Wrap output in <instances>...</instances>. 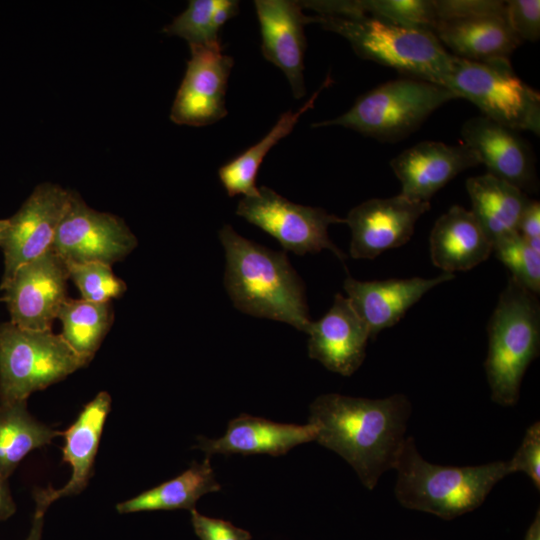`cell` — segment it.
I'll use <instances>...</instances> for the list:
<instances>
[{
  "label": "cell",
  "instance_id": "cell-1",
  "mask_svg": "<svg viewBox=\"0 0 540 540\" xmlns=\"http://www.w3.org/2000/svg\"><path fill=\"white\" fill-rule=\"evenodd\" d=\"M309 411L316 441L341 456L367 489L394 469L411 414L405 395L369 399L328 393L318 396Z\"/></svg>",
  "mask_w": 540,
  "mask_h": 540
},
{
  "label": "cell",
  "instance_id": "cell-2",
  "mask_svg": "<svg viewBox=\"0 0 540 540\" xmlns=\"http://www.w3.org/2000/svg\"><path fill=\"white\" fill-rule=\"evenodd\" d=\"M219 239L226 258L224 286L235 308L307 333L312 321L305 286L285 252L248 240L228 224Z\"/></svg>",
  "mask_w": 540,
  "mask_h": 540
},
{
  "label": "cell",
  "instance_id": "cell-3",
  "mask_svg": "<svg viewBox=\"0 0 540 540\" xmlns=\"http://www.w3.org/2000/svg\"><path fill=\"white\" fill-rule=\"evenodd\" d=\"M394 469V494L405 508L452 520L478 508L492 488L511 474L508 461L444 466L426 461L406 438Z\"/></svg>",
  "mask_w": 540,
  "mask_h": 540
},
{
  "label": "cell",
  "instance_id": "cell-4",
  "mask_svg": "<svg viewBox=\"0 0 540 540\" xmlns=\"http://www.w3.org/2000/svg\"><path fill=\"white\" fill-rule=\"evenodd\" d=\"M537 294L510 277L487 326L484 363L491 399L506 407L520 396L523 376L540 351V304Z\"/></svg>",
  "mask_w": 540,
  "mask_h": 540
},
{
  "label": "cell",
  "instance_id": "cell-5",
  "mask_svg": "<svg viewBox=\"0 0 540 540\" xmlns=\"http://www.w3.org/2000/svg\"><path fill=\"white\" fill-rule=\"evenodd\" d=\"M351 44L362 59L391 67L418 79L441 85L450 74L454 55L428 30L399 26L367 15L355 17L311 16Z\"/></svg>",
  "mask_w": 540,
  "mask_h": 540
},
{
  "label": "cell",
  "instance_id": "cell-6",
  "mask_svg": "<svg viewBox=\"0 0 540 540\" xmlns=\"http://www.w3.org/2000/svg\"><path fill=\"white\" fill-rule=\"evenodd\" d=\"M453 99L457 97L441 85L403 78L374 88L344 114L312 127L342 126L382 141H394L417 129L432 112Z\"/></svg>",
  "mask_w": 540,
  "mask_h": 540
},
{
  "label": "cell",
  "instance_id": "cell-7",
  "mask_svg": "<svg viewBox=\"0 0 540 540\" xmlns=\"http://www.w3.org/2000/svg\"><path fill=\"white\" fill-rule=\"evenodd\" d=\"M86 365L52 329L0 324V403L27 400Z\"/></svg>",
  "mask_w": 540,
  "mask_h": 540
},
{
  "label": "cell",
  "instance_id": "cell-8",
  "mask_svg": "<svg viewBox=\"0 0 540 540\" xmlns=\"http://www.w3.org/2000/svg\"><path fill=\"white\" fill-rule=\"evenodd\" d=\"M444 87L502 126L539 134L540 95L514 73L510 61L485 63L454 56Z\"/></svg>",
  "mask_w": 540,
  "mask_h": 540
},
{
  "label": "cell",
  "instance_id": "cell-9",
  "mask_svg": "<svg viewBox=\"0 0 540 540\" xmlns=\"http://www.w3.org/2000/svg\"><path fill=\"white\" fill-rule=\"evenodd\" d=\"M236 214L274 237L287 251L305 255L327 249L339 260L346 259L328 234L330 225L345 221L322 208L293 203L261 186L257 195L239 200Z\"/></svg>",
  "mask_w": 540,
  "mask_h": 540
},
{
  "label": "cell",
  "instance_id": "cell-10",
  "mask_svg": "<svg viewBox=\"0 0 540 540\" xmlns=\"http://www.w3.org/2000/svg\"><path fill=\"white\" fill-rule=\"evenodd\" d=\"M136 246L135 235L121 218L90 208L73 192L52 249L66 263L98 262L112 266Z\"/></svg>",
  "mask_w": 540,
  "mask_h": 540
},
{
  "label": "cell",
  "instance_id": "cell-11",
  "mask_svg": "<svg viewBox=\"0 0 540 540\" xmlns=\"http://www.w3.org/2000/svg\"><path fill=\"white\" fill-rule=\"evenodd\" d=\"M72 193L57 184L42 183L33 190L17 213L8 219L0 242L4 254L0 289L22 265L52 248Z\"/></svg>",
  "mask_w": 540,
  "mask_h": 540
},
{
  "label": "cell",
  "instance_id": "cell-12",
  "mask_svg": "<svg viewBox=\"0 0 540 540\" xmlns=\"http://www.w3.org/2000/svg\"><path fill=\"white\" fill-rule=\"evenodd\" d=\"M66 262L51 248L22 265L1 289L11 320L30 330H51L67 300Z\"/></svg>",
  "mask_w": 540,
  "mask_h": 540
},
{
  "label": "cell",
  "instance_id": "cell-13",
  "mask_svg": "<svg viewBox=\"0 0 540 540\" xmlns=\"http://www.w3.org/2000/svg\"><path fill=\"white\" fill-rule=\"evenodd\" d=\"M191 57L175 96L170 119L178 125L201 127L227 115L225 95L234 60L221 46L189 45Z\"/></svg>",
  "mask_w": 540,
  "mask_h": 540
},
{
  "label": "cell",
  "instance_id": "cell-14",
  "mask_svg": "<svg viewBox=\"0 0 540 540\" xmlns=\"http://www.w3.org/2000/svg\"><path fill=\"white\" fill-rule=\"evenodd\" d=\"M430 209V202H418L396 195L372 198L352 208L344 219L351 231L349 247L354 259H374L383 252L406 244L418 219Z\"/></svg>",
  "mask_w": 540,
  "mask_h": 540
},
{
  "label": "cell",
  "instance_id": "cell-15",
  "mask_svg": "<svg viewBox=\"0 0 540 540\" xmlns=\"http://www.w3.org/2000/svg\"><path fill=\"white\" fill-rule=\"evenodd\" d=\"M261 31L264 58L285 74L295 99L305 95L304 26L311 16L302 12L301 2L289 0H256L254 2Z\"/></svg>",
  "mask_w": 540,
  "mask_h": 540
},
{
  "label": "cell",
  "instance_id": "cell-16",
  "mask_svg": "<svg viewBox=\"0 0 540 540\" xmlns=\"http://www.w3.org/2000/svg\"><path fill=\"white\" fill-rule=\"evenodd\" d=\"M479 164L475 152L466 145L451 146L437 141H422L390 162L401 184L400 195L418 202H430L459 173Z\"/></svg>",
  "mask_w": 540,
  "mask_h": 540
},
{
  "label": "cell",
  "instance_id": "cell-17",
  "mask_svg": "<svg viewBox=\"0 0 540 540\" xmlns=\"http://www.w3.org/2000/svg\"><path fill=\"white\" fill-rule=\"evenodd\" d=\"M308 355L326 369L351 376L363 363L370 333L347 297L335 294L329 311L311 322Z\"/></svg>",
  "mask_w": 540,
  "mask_h": 540
},
{
  "label": "cell",
  "instance_id": "cell-18",
  "mask_svg": "<svg viewBox=\"0 0 540 540\" xmlns=\"http://www.w3.org/2000/svg\"><path fill=\"white\" fill-rule=\"evenodd\" d=\"M455 278L442 273L433 278L412 277L359 281L348 276L343 283L351 306L366 324L370 339L394 326L429 290Z\"/></svg>",
  "mask_w": 540,
  "mask_h": 540
},
{
  "label": "cell",
  "instance_id": "cell-19",
  "mask_svg": "<svg viewBox=\"0 0 540 540\" xmlns=\"http://www.w3.org/2000/svg\"><path fill=\"white\" fill-rule=\"evenodd\" d=\"M461 135L464 145L475 152L489 174L523 192L535 189L536 175L531 150L514 130L478 116L463 124Z\"/></svg>",
  "mask_w": 540,
  "mask_h": 540
},
{
  "label": "cell",
  "instance_id": "cell-20",
  "mask_svg": "<svg viewBox=\"0 0 540 540\" xmlns=\"http://www.w3.org/2000/svg\"><path fill=\"white\" fill-rule=\"evenodd\" d=\"M111 409V397L99 392L87 403L73 424L63 432V462L71 466L70 480L60 489H37L34 494L35 512L45 514L48 507L62 497L78 495L87 486L106 418Z\"/></svg>",
  "mask_w": 540,
  "mask_h": 540
},
{
  "label": "cell",
  "instance_id": "cell-21",
  "mask_svg": "<svg viewBox=\"0 0 540 540\" xmlns=\"http://www.w3.org/2000/svg\"><path fill=\"white\" fill-rule=\"evenodd\" d=\"M316 436L317 427L309 422L305 425L286 424L241 414L229 421L222 437H198L196 448L207 457L215 454L282 456L297 445L316 440Z\"/></svg>",
  "mask_w": 540,
  "mask_h": 540
},
{
  "label": "cell",
  "instance_id": "cell-22",
  "mask_svg": "<svg viewBox=\"0 0 540 540\" xmlns=\"http://www.w3.org/2000/svg\"><path fill=\"white\" fill-rule=\"evenodd\" d=\"M429 245L433 265L450 274L471 270L493 253V242L475 215L459 205L436 220Z\"/></svg>",
  "mask_w": 540,
  "mask_h": 540
},
{
  "label": "cell",
  "instance_id": "cell-23",
  "mask_svg": "<svg viewBox=\"0 0 540 540\" xmlns=\"http://www.w3.org/2000/svg\"><path fill=\"white\" fill-rule=\"evenodd\" d=\"M434 34L452 55L475 62L509 61L521 44L505 16L439 21Z\"/></svg>",
  "mask_w": 540,
  "mask_h": 540
},
{
  "label": "cell",
  "instance_id": "cell-24",
  "mask_svg": "<svg viewBox=\"0 0 540 540\" xmlns=\"http://www.w3.org/2000/svg\"><path fill=\"white\" fill-rule=\"evenodd\" d=\"M466 190L472 213L493 243L518 233L522 212L529 201L522 190L489 173L468 178Z\"/></svg>",
  "mask_w": 540,
  "mask_h": 540
},
{
  "label": "cell",
  "instance_id": "cell-25",
  "mask_svg": "<svg viewBox=\"0 0 540 540\" xmlns=\"http://www.w3.org/2000/svg\"><path fill=\"white\" fill-rule=\"evenodd\" d=\"M221 490L209 457L191 466L177 477L149 489L129 500L118 503L120 514L156 511L195 509L197 501L204 495Z\"/></svg>",
  "mask_w": 540,
  "mask_h": 540
},
{
  "label": "cell",
  "instance_id": "cell-26",
  "mask_svg": "<svg viewBox=\"0 0 540 540\" xmlns=\"http://www.w3.org/2000/svg\"><path fill=\"white\" fill-rule=\"evenodd\" d=\"M327 77L321 87L297 111L288 110L283 113L272 129L255 145L232 159L218 170L221 184L228 196L244 195L245 197L258 194L256 177L264 157L281 139L291 133L299 118L314 105L320 91L331 84Z\"/></svg>",
  "mask_w": 540,
  "mask_h": 540
},
{
  "label": "cell",
  "instance_id": "cell-27",
  "mask_svg": "<svg viewBox=\"0 0 540 540\" xmlns=\"http://www.w3.org/2000/svg\"><path fill=\"white\" fill-rule=\"evenodd\" d=\"M62 434L36 420L27 400L0 403V474L8 479L26 455Z\"/></svg>",
  "mask_w": 540,
  "mask_h": 540
},
{
  "label": "cell",
  "instance_id": "cell-28",
  "mask_svg": "<svg viewBox=\"0 0 540 540\" xmlns=\"http://www.w3.org/2000/svg\"><path fill=\"white\" fill-rule=\"evenodd\" d=\"M113 316L111 302L98 303L68 297L57 319L62 323L61 336L65 342L88 364L108 333Z\"/></svg>",
  "mask_w": 540,
  "mask_h": 540
},
{
  "label": "cell",
  "instance_id": "cell-29",
  "mask_svg": "<svg viewBox=\"0 0 540 540\" xmlns=\"http://www.w3.org/2000/svg\"><path fill=\"white\" fill-rule=\"evenodd\" d=\"M217 0H191L185 11L163 28L167 35L185 39L189 45L221 46L214 22Z\"/></svg>",
  "mask_w": 540,
  "mask_h": 540
},
{
  "label": "cell",
  "instance_id": "cell-30",
  "mask_svg": "<svg viewBox=\"0 0 540 540\" xmlns=\"http://www.w3.org/2000/svg\"><path fill=\"white\" fill-rule=\"evenodd\" d=\"M493 253L510 270L513 279L539 294L540 252L535 251L519 233L495 241Z\"/></svg>",
  "mask_w": 540,
  "mask_h": 540
},
{
  "label": "cell",
  "instance_id": "cell-31",
  "mask_svg": "<svg viewBox=\"0 0 540 540\" xmlns=\"http://www.w3.org/2000/svg\"><path fill=\"white\" fill-rule=\"evenodd\" d=\"M367 15L409 28L434 33L438 22L434 0H360Z\"/></svg>",
  "mask_w": 540,
  "mask_h": 540
},
{
  "label": "cell",
  "instance_id": "cell-32",
  "mask_svg": "<svg viewBox=\"0 0 540 540\" xmlns=\"http://www.w3.org/2000/svg\"><path fill=\"white\" fill-rule=\"evenodd\" d=\"M69 278L81 293V299L105 303L120 298L126 291V283L112 271L111 265L91 263H66Z\"/></svg>",
  "mask_w": 540,
  "mask_h": 540
},
{
  "label": "cell",
  "instance_id": "cell-33",
  "mask_svg": "<svg viewBox=\"0 0 540 540\" xmlns=\"http://www.w3.org/2000/svg\"><path fill=\"white\" fill-rule=\"evenodd\" d=\"M438 22L505 16V1L434 0Z\"/></svg>",
  "mask_w": 540,
  "mask_h": 540
},
{
  "label": "cell",
  "instance_id": "cell-34",
  "mask_svg": "<svg viewBox=\"0 0 540 540\" xmlns=\"http://www.w3.org/2000/svg\"><path fill=\"white\" fill-rule=\"evenodd\" d=\"M506 21L521 40L535 42L540 36V1L509 0L505 1Z\"/></svg>",
  "mask_w": 540,
  "mask_h": 540
},
{
  "label": "cell",
  "instance_id": "cell-35",
  "mask_svg": "<svg viewBox=\"0 0 540 540\" xmlns=\"http://www.w3.org/2000/svg\"><path fill=\"white\" fill-rule=\"evenodd\" d=\"M511 473L523 472L540 489V423L530 425L523 440L511 460L508 461Z\"/></svg>",
  "mask_w": 540,
  "mask_h": 540
},
{
  "label": "cell",
  "instance_id": "cell-36",
  "mask_svg": "<svg viewBox=\"0 0 540 540\" xmlns=\"http://www.w3.org/2000/svg\"><path fill=\"white\" fill-rule=\"evenodd\" d=\"M191 524L200 540H251L249 531L220 518L200 514L196 509L190 511Z\"/></svg>",
  "mask_w": 540,
  "mask_h": 540
},
{
  "label": "cell",
  "instance_id": "cell-37",
  "mask_svg": "<svg viewBox=\"0 0 540 540\" xmlns=\"http://www.w3.org/2000/svg\"><path fill=\"white\" fill-rule=\"evenodd\" d=\"M518 233L537 252H540V204L529 199L518 225Z\"/></svg>",
  "mask_w": 540,
  "mask_h": 540
},
{
  "label": "cell",
  "instance_id": "cell-38",
  "mask_svg": "<svg viewBox=\"0 0 540 540\" xmlns=\"http://www.w3.org/2000/svg\"><path fill=\"white\" fill-rule=\"evenodd\" d=\"M16 511V506L9 490L7 479L0 474V521L7 520Z\"/></svg>",
  "mask_w": 540,
  "mask_h": 540
},
{
  "label": "cell",
  "instance_id": "cell-39",
  "mask_svg": "<svg viewBox=\"0 0 540 540\" xmlns=\"http://www.w3.org/2000/svg\"><path fill=\"white\" fill-rule=\"evenodd\" d=\"M44 524V514L34 512L32 524L25 540H41Z\"/></svg>",
  "mask_w": 540,
  "mask_h": 540
},
{
  "label": "cell",
  "instance_id": "cell-40",
  "mask_svg": "<svg viewBox=\"0 0 540 540\" xmlns=\"http://www.w3.org/2000/svg\"><path fill=\"white\" fill-rule=\"evenodd\" d=\"M524 540H540V511L536 512V515L528 527Z\"/></svg>",
  "mask_w": 540,
  "mask_h": 540
},
{
  "label": "cell",
  "instance_id": "cell-41",
  "mask_svg": "<svg viewBox=\"0 0 540 540\" xmlns=\"http://www.w3.org/2000/svg\"><path fill=\"white\" fill-rule=\"evenodd\" d=\"M7 225H8V219H0V242L4 234V231L7 228Z\"/></svg>",
  "mask_w": 540,
  "mask_h": 540
}]
</instances>
